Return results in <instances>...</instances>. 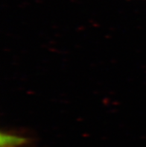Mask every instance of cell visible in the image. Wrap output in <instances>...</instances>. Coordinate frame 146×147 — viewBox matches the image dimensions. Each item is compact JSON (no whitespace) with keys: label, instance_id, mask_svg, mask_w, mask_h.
Masks as SVG:
<instances>
[{"label":"cell","instance_id":"obj_1","mask_svg":"<svg viewBox=\"0 0 146 147\" xmlns=\"http://www.w3.org/2000/svg\"><path fill=\"white\" fill-rule=\"evenodd\" d=\"M26 140L22 137L8 134H1V146L2 147H20L25 144Z\"/></svg>","mask_w":146,"mask_h":147}]
</instances>
